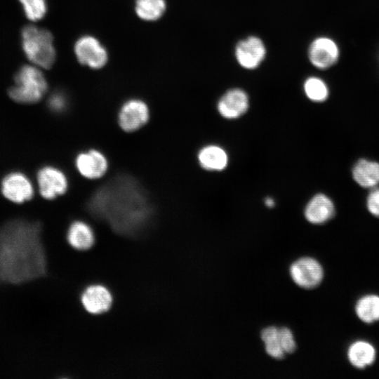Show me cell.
<instances>
[{
  "label": "cell",
  "mask_w": 379,
  "mask_h": 379,
  "mask_svg": "<svg viewBox=\"0 0 379 379\" xmlns=\"http://www.w3.org/2000/svg\"><path fill=\"white\" fill-rule=\"evenodd\" d=\"M340 57L337 43L328 36H319L310 44L308 58L315 67L326 69L336 64Z\"/></svg>",
  "instance_id": "5"
},
{
  "label": "cell",
  "mask_w": 379,
  "mask_h": 379,
  "mask_svg": "<svg viewBox=\"0 0 379 379\" xmlns=\"http://www.w3.org/2000/svg\"><path fill=\"white\" fill-rule=\"evenodd\" d=\"M378 59H379V57H378Z\"/></svg>",
  "instance_id": "29"
},
{
  "label": "cell",
  "mask_w": 379,
  "mask_h": 379,
  "mask_svg": "<svg viewBox=\"0 0 379 379\" xmlns=\"http://www.w3.org/2000/svg\"><path fill=\"white\" fill-rule=\"evenodd\" d=\"M37 181L41 195L46 199H53L64 194L68 188L65 174L53 166H45L37 173Z\"/></svg>",
  "instance_id": "8"
},
{
  "label": "cell",
  "mask_w": 379,
  "mask_h": 379,
  "mask_svg": "<svg viewBox=\"0 0 379 379\" xmlns=\"http://www.w3.org/2000/svg\"><path fill=\"white\" fill-rule=\"evenodd\" d=\"M304 91L307 97L313 102H321L329 94L328 86L324 80L317 77L307 78L304 83Z\"/></svg>",
  "instance_id": "23"
},
{
  "label": "cell",
  "mask_w": 379,
  "mask_h": 379,
  "mask_svg": "<svg viewBox=\"0 0 379 379\" xmlns=\"http://www.w3.org/2000/svg\"><path fill=\"white\" fill-rule=\"evenodd\" d=\"M67 105V98L60 93H54L49 98L48 106L54 112H62L66 109Z\"/></svg>",
  "instance_id": "27"
},
{
  "label": "cell",
  "mask_w": 379,
  "mask_h": 379,
  "mask_svg": "<svg viewBox=\"0 0 379 379\" xmlns=\"http://www.w3.org/2000/svg\"><path fill=\"white\" fill-rule=\"evenodd\" d=\"M248 107L246 93L239 88L228 91L220 99L218 110L226 119H236L244 114Z\"/></svg>",
  "instance_id": "14"
},
{
  "label": "cell",
  "mask_w": 379,
  "mask_h": 379,
  "mask_svg": "<svg viewBox=\"0 0 379 379\" xmlns=\"http://www.w3.org/2000/svg\"><path fill=\"white\" fill-rule=\"evenodd\" d=\"M149 119L147 104L139 99H131L121 106L118 114V123L126 132H134L145 126Z\"/></svg>",
  "instance_id": "7"
},
{
  "label": "cell",
  "mask_w": 379,
  "mask_h": 379,
  "mask_svg": "<svg viewBox=\"0 0 379 379\" xmlns=\"http://www.w3.org/2000/svg\"><path fill=\"white\" fill-rule=\"evenodd\" d=\"M358 317L365 323L371 324L379 320V297L375 295L361 298L356 305Z\"/></svg>",
  "instance_id": "20"
},
{
  "label": "cell",
  "mask_w": 379,
  "mask_h": 379,
  "mask_svg": "<svg viewBox=\"0 0 379 379\" xmlns=\"http://www.w3.org/2000/svg\"><path fill=\"white\" fill-rule=\"evenodd\" d=\"M22 48L27 58L35 65L49 69L53 65L55 51L51 33L34 25L22 30Z\"/></svg>",
  "instance_id": "3"
},
{
  "label": "cell",
  "mask_w": 379,
  "mask_h": 379,
  "mask_svg": "<svg viewBox=\"0 0 379 379\" xmlns=\"http://www.w3.org/2000/svg\"><path fill=\"white\" fill-rule=\"evenodd\" d=\"M46 272L41 225L21 219L4 224L0 228V282L21 284Z\"/></svg>",
  "instance_id": "1"
},
{
  "label": "cell",
  "mask_w": 379,
  "mask_h": 379,
  "mask_svg": "<svg viewBox=\"0 0 379 379\" xmlns=\"http://www.w3.org/2000/svg\"><path fill=\"white\" fill-rule=\"evenodd\" d=\"M335 214L332 200L324 194H317L307 203L305 209L306 219L313 224H322L331 219Z\"/></svg>",
  "instance_id": "15"
},
{
  "label": "cell",
  "mask_w": 379,
  "mask_h": 379,
  "mask_svg": "<svg viewBox=\"0 0 379 379\" xmlns=\"http://www.w3.org/2000/svg\"><path fill=\"white\" fill-rule=\"evenodd\" d=\"M27 17L32 21L41 20L46 12L45 0H20Z\"/></svg>",
  "instance_id": "24"
},
{
  "label": "cell",
  "mask_w": 379,
  "mask_h": 379,
  "mask_svg": "<svg viewBox=\"0 0 379 379\" xmlns=\"http://www.w3.org/2000/svg\"><path fill=\"white\" fill-rule=\"evenodd\" d=\"M95 234L92 227L86 222L75 220L70 224L67 232V240L74 249L86 251L95 243Z\"/></svg>",
  "instance_id": "16"
},
{
  "label": "cell",
  "mask_w": 379,
  "mask_h": 379,
  "mask_svg": "<svg viewBox=\"0 0 379 379\" xmlns=\"http://www.w3.org/2000/svg\"><path fill=\"white\" fill-rule=\"evenodd\" d=\"M75 166L83 177L95 180L105 174L108 168V162L101 152L91 149L82 152L77 156Z\"/></svg>",
  "instance_id": "10"
},
{
  "label": "cell",
  "mask_w": 379,
  "mask_h": 379,
  "mask_svg": "<svg viewBox=\"0 0 379 379\" xmlns=\"http://www.w3.org/2000/svg\"><path fill=\"white\" fill-rule=\"evenodd\" d=\"M166 3L164 0H136L135 11L137 15L145 20H156L164 13Z\"/></svg>",
  "instance_id": "21"
},
{
  "label": "cell",
  "mask_w": 379,
  "mask_h": 379,
  "mask_svg": "<svg viewBox=\"0 0 379 379\" xmlns=\"http://www.w3.org/2000/svg\"><path fill=\"white\" fill-rule=\"evenodd\" d=\"M75 54L81 65L98 69L103 67L107 60L105 49L94 37L85 36L75 44Z\"/></svg>",
  "instance_id": "9"
},
{
  "label": "cell",
  "mask_w": 379,
  "mask_h": 379,
  "mask_svg": "<svg viewBox=\"0 0 379 379\" xmlns=\"http://www.w3.org/2000/svg\"><path fill=\"white\" fill-rule=\"evenodd\" d=\"M366 206L373 215L379 218V187H374L369 192L366 199Z\"/></svg>",
  "instance_id": "26"
},
{
  "label": "cell",
  "mask_w": 379,
  "mask_h": 379,
  "mask_svg": "<svg viewBox=\"0 0 379 379\" xmlns=\"http://www.w3.org/2000/svg\"><path fill=\"white\" fill-rule=\"evenodd\" d=\"M290 274L298 286L306 289L317 287L322 281L324 276L320 264L309 257L295 261L290 267Z\"/></svg>",
  "instance_id": "6"
},
{
  "label": "cell",
  "mask_w": 379,
  "mask_h": 379,
  "mask_svg": "<svg viewBox=\"0 0 379 379\" xmlns=\"http://www.w3.org/2000/svg\"><path fill=\"white\" fill-rule=\"evenodd\" d=\"M354 181L364 188L373 189L379 185V163L365 159H359L353 166Z\"/></svg>",
  "instance_id": "17"
},
{
  "label": "cell",
  "mask_w": 379,
  "mask_h": 379,
  "mask_svg": "<svg viewBox=\"0 0 379 379\" xmlns=\"http://www.w3.org/2000/svg\"><path fill=\"white\" fill-rule=\"evenodd\" d=\"M81 301L88 312L100 314L109 310L113 298L110 291L105 286L93 284L83 291Z\"/></svg>",
  "instance_id": "12"
},
{
  "label": "cell",
  "mask_w": 379,
  "mask_h": 379,
  "mask_svg": "<svg viewBox=\"0 0 379 379\" xmlns=\"http://www.w3.org/2000/svg\"><path fill=\"white\" fill-rule=\"evenodd\" d=\"M350 362L356 368H364L375 360V351L368 343L357 341L353 343L347 353Z\"/></svg>",
  "instance_id": "19"
},
{
  "label": "cell",
  "mask_w": 379,
  "mask_h": 379,
  "mask_svg": "<svg viewBox=\"0 0 379 379\" xmlns=\"http://www.w3.org/2000/svg\"><path fill=\"white\" fill-rule=\"evenodd\" d=\"M261 338L267 354L277 359L284 357L285 352L279 341V328L274 326L265 328L261 333Z\"/></svg>",
  "instance_id": "22"
},
{
  "label": "cell",
  "mask_w": 379,
  "mask_h": 379,
  "mask_svg": "<svg viewBox=\"0 0 379 379\" xmlns=\"http://www.w3.org/2000/svg\"><path fill=\"white\" fill-rule=\"evenodd\" d=\"M265 202V205L268 207H272L274 205V200L271 198H267Z\"/></svg>",
  "instance_id": "28"
},
{
  "label": "cell",
  "mask_w": 379,
  "mask_h": 379,
  "mask_svg": "<svg viewBox=\"0 0 379 379\" xmlns=\"http://www.w3.org/2000/svg\"><path fill=\"white\" fill-rule=\"evenodd\" d=\"M279 336L284 352L293 353L295 350L296 345L291 331L286 327L279 328Z\"/></svg>",
  "instance_id": "25"
},
{
  "label": "cell",
  "mask_w": 379,
  "mask_h": 379,
  "mask_svg": "<svg viewBox=\"0 0 379 379\" xmlns=\"http://www.w3.org/2000/svg\"><path fill=\"white\" fill-rule=\"evenodd\" d=\"M1 190L6 198L15 203H23L31 199L34 194L31 182L20 173L8 175L3 180Z\"/></svg>",
  "instance_id": "13"
},
{
  "label": "cell",
  "mask_w": 379,
  "mask_h": 379,
  "mask_svg": "<svg viewBox=\"0 0 379 379\" xmlns=\"http://www.w3.org/2000/svg\"><path fill=\"white\" fill-rule=\"evenodd\" d=\"M47 90V82L36 66L25 65L15 76V85L8 90L15 102L32 104L39 101Z\"/></svg>",
  "instance_id": "4"
},
{
  "label": "cell",
  "mask_w": 379,
  "mask_h": 379,
  "mask_svg": "<svg viewBox=\"0 0 379 379\" xmlns=\"http://www.w3.org/2000/svg\"><path fill=\"white\" fill-rule=\"evenodd\" d=\"M200 165L208 171H222L227 164L226 152L216 145H208L202 148L198 154Z\"/></svg>",
  "instance_id": "18"
},
{
  "label": "cell",
  "mask_w": 379,
  "mask_h": 379,
  "mask_svg": "<svg viewBox=\"0 0 379 379\" xmlns=\"http://www.w3.org/2000/svg\"><path fill=\"white\" fill-rule=\"evenodd\" d=\"M266 55L265 46L260 39L249 36L240 41L235 48V56L241 66L248 69L256 68Z\"/></svg>",
  "instance_id": "11"
},
{
  "label": "cell",
  "mask_w": 379,
  "mask_h": 379,
  "mask_svg": "<svg viewBox=\"0 0 379 379\" xmlns=\"http://www.w3.org/2000/svg\"><path fill=\"white\" fill-rule=\"evenodd\" d=\"M90 210L120 235L134 237L148 224L151 209L140 187L131 178H119L98 190Z\"/></svg>",
  "instance_id": "2"
}]
</instances>
